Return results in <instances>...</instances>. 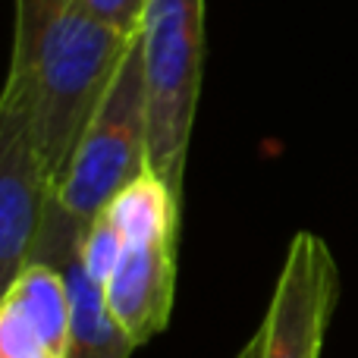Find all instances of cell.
Returning <instances> with one entry per match:
<instances>
[{
	"mask_svg": "<svg viewBox=\"0 0 358 358\" xmlns=\"http://www.w3.org/2000/svg\"><path fill=\"white\" fill-rule=\"evenodd\" d=\"M69 289V346L66 358H129L136 343L117 324L104 286L94 283L82 261L63 267Z\"/></svg>",
	"mask_w": 358,
	"mask_h": 358,
	"instance_id": "52a82bcc",
	"label": "cell"
},
{
	"mask_svg": "<svg viewBox=\"0 0 358 358\" xmlns=\"http://www.w3.org/2000/svg\"><path fill=\"white\" fill-rule=\"evenodd\" d=\"M3 299L16 302L31 327L41 334L57 358H66L69 346V289L63 271L50 264H29L10 286Z\"/></svg>",
	"mask_w": 358,
	"mask_h": 358,
	"instance_id": "ba28073f",
	"label": "cell"
},
{
	"mask_svg": "<svg viewBox=\"0 0 358 358\" xmlns=\"http://www.w3.org/2000/svg\"><path fill=\"white\" fill-rule=\"evenodd\" d=\"M0 358H57L16 302L0 305Z\"/></svg>",
	"mask_w": 358,
	"mask_h": 358,
	"instance_id": "30bf717a",
	"label": "cell"
},
{
	"mask_svg": "<svg viewBox=\"0 0 358 358\" xmlns=\"http://www.w3.org/2000/svg\"><path fill=\"white\" fill-rule=\"evenodd\" d=\"M145 3L148 0H82V6L92 16H98L101 22H107L110 29L123 31V35H138Z\"/></svg>",
	"mask_w": 358,
	"mask_h": 358,
	"instance_id": "8fae6325",
	"label": "cell"
},
{
	"mask_svg": "<svg viewBox=\"0 0 358 358\" xmlns=\"http://www.w3.org/2000/svg\"><path fill=\"white\" fill-rule=\"evenodd\" d=\"M148 164L182 204L185 157L195 126L204 57V0H148L138 25Z\"/></svg>",
	"mask_w": 358,
	"mask_h": 358,
	"instance_id": "3957f363",
	"label": "cell"
},
{
	"mask_svg": "<svg viewBox=\"0 0 358 358\" xmlns=\"http://www.w3.org/2000/svg\"><path fill=\"white\" fill-rule=\"evenodd\" d=\"M132 41L136 35L101 22L82 0H16L0 110L25 120L50 182L73 157Z\"/></svg>",
	"mask_w": 358,
	"mask_h": 358,
	"instance_id": "6da1fadb",
	"label": "cell"
},
{
	"mask_svg": "<svg viewBox=\"0 0 358 358\" xmlns=\"http://www.w3.org/2000/svg\"><path fill=\"white\" fill-rule=\"evenodd\" d=\"M148 170V107L136 35L104 101L54 182L29 264H50L63 271L69 261H76L88 227Z\"/></svg>",
	"mask_w": 358,
	"mask_h": 358,
	"instance_id": "7a4b0ae2",
	"label": "cell"
},
{
	"mask_svg": "<svg viewBox=\"0 0 358 358\" xmlns=\"http://www.w3.org/2000/svg\"><path fill=\"white\" fill-rule=\"evenodd\" d=\"M176 233L151 229L123 239V252L104 283V296L117 324L136 346L161 336L170 324L176 296Z\"/></svg>",
	"mask_w": 358,
	"mask_h": 358,
	"instance_id": "8992f818",
	"label": "cell"
},
{
	"mask_svg": "<svg viewBox=\"0 0 358 358\" xmlns=\"http://www.w3.org/2000/svg\"><path fill=\"white\" fill-rule=\"evenodd\" d=\"M54 182L44 170L29 126L19 113L0 110V286L29 267L41 236Z\"/></svg>",
	"mask_w": 358,
	"mask_h": 358,
	"instance_id": "5b68a950",
	"label": "cell"
},
{
	"mask_svg": "<svg viewBox=\"0 0 358 358\" xmlns=\"http://www.w3.org/2000/svg\"><path fill=\"white\" fill-rule=\"evenodd\" d=\"M120 252H123V236H120L117 223H113L110 217L101 214L98 220L88 227L85 239H82V248H79L82 267L88 271V277H92L94 283L104 286L107 280H110L113 267H117Z\"/></svg>",
	"mask_w": 358,
	"mask_h": 358,
	"instance_id": "9c48e42d",
	"label": "cell"
},
{
	"mask_svg": "<svg viewBox=\"0 0 358 358\" xmlns=\"http://www.w3.org/2000/svg\"><path fill=\"white\" fill-rule=\"evenodd\" d=\"M336 261L315 233H296L264 321L239 358H321L336 302Z\"/></svg>",
	"mask_w": 358,
	"mask_h": 358,
	"instance_id": "277c9868",
	"label": "cell"
}]
</instances>
